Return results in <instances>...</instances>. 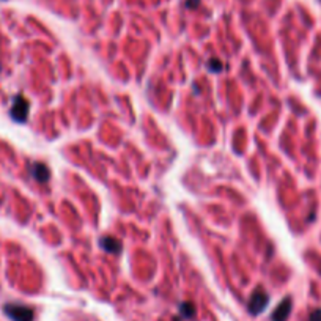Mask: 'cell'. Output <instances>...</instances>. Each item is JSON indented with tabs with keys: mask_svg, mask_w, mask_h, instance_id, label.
Wrapping results in <instances>:
<instances>
[{
	"mask_svg": "<svg viewBox=\"0 0 321 321\" xmlns=\"http://www.w3.org/2000/svg\"><path fill=\"white\" fill-rule=\"evenodd\" d=\"M3 312L11 321H33L35 318L33 309H30L29 306H24V304H14V302L5 304Z\"/></svg>",
	"mask_w": 321,
	"mask_h": 321,
	"instance_id": "obj_1",
	"label": "cell"
},
{
	"mask_svg": "<svg viewBox=\"0 0 321 321\" xmlns=\"http://www.w3.org/2000/svg\"><path fill=\"white\" fill-rule=\"evenodd\" d=\"M268 304H269V295L263 288H257L252 293L249 304H247V309H249V312L254 317H257V315H260L266 307H268Z\"/></svg>",
	"mask_w": 321,
	"mask_h": 321,
	"instance_id": "obj_2",
	"label": "cell"
},
{
	"mask_svg": "<svg viewBox=\"0 0 321 321\" xmlns=\"http://www.w3.org/2000/svg\"><path fill=\"white\" fill-rule=\"evenodd\" d=\"M29 109H30L29 101H27L22 95H17L11 106V112H10L11 118L17 123H24L27 120V117H29Z\"/></svg>",
	"mask_w": 321,
	"mask_h": 321,
	"instance_id": "obj_3",
	"label": "cell"
},
{
	"mask_svg": "<svg viewBox=\"0 0 321 321\" xmlns=\"http://www.w3.org/2000/svg\"><path fill=\"white\" fill-rule=\"evenodd\" d=\"M291 307H293V301L290 296L283 298L280 304L276 307V310L272 312L271 321H287L290 314H291Z\"/></svg>",
	"mask_w": 321,
	"mask_h": 321,
	"instance_id": "obj_4",
	"label": "cell"
},
{
	"mask_svg": "<svg viewBox=\"0 0 321 321\" xmlns=\"http://www.w3.org/2000/svg\"><path fill=\"white\" fill-rule=\"evenodd\" d=\"M30 172H32V177L38 183H46L51 178V172H49L48 166L43 162H35L30 169Z\"/></svg>",
	"mask_w": 321,
	"mask_h": 321,
	"instance_id": "obj_5",
	"label": "cell"
},
{
	"mask_svg": "<svg viewBox=\"0 0 321 321\" xmlns=\"http://www.w3.org/2000/svg\"><path fill=\"white\" fill-rule=\"evenodd\" d=\"M99 246L103 247V249H104L106 252H111V254H120L122 249H123L122 243L118 241V240H115L114 236H104V238H101Z\"/></svg>",
	"mask_w": 321,
	"mask_h": 321,
	"instance_id": "obj_6",
	"label": "cell"
},
{
	"mask_svg": "<svg viewBox=\"0 0 321 321\" xmlns=\"http://www.w3.org/2000/svg\"><path fill=\"white\" fill-rule=\"evenodd\" d=\"M180 312L185 318H192L195 315V307L192 302H183V304L180 306Z\"/></svg>",
	"mask_w": 321,
	"mask_h": 321,
	"instance_id": "obj_7",
	"label": "cell"
},
{
	"mask_svg": "<svg viewBox=\"0 0 321 321\" xmlns=\"http://www.w3.org/2000/svg\"><path fill=\"white\" fill-rule=\"evenodd\" d=\"M208 68H209V69H213L214 72H219V71L222 69V63L219 62L217 59H213V60H211V62L208 63Z\"/></svg>",
	"mask_w": 321,
	"mask_h": 321,
	"instance_id": "obj_8",
	"label": "cell"
},
{
	"mask_svg": "<svg viewBox=\"0 0 321 321\" xmlns=\"http://www.w3.org/2000/svg\"><path fill=\"white\" fill-rule=\"evenodd\" d=\"M309 321H321V309H315L309 315Z\"/></svg>",
	"mask_w": 321,
	"mask_h": 321,
	"instance_id": "obj_9",
	"label": "cell"
},
{
	"mask_svg": "<svg viewBox=\"0 0 321 321\" xmlns=\"http://www.w3.org/2000/svg\"><path fill=\"white\" fill-rule=\"evenodd\" d=\"M198 3H200V0H188L186 6L188 8H195V6H198Z\"/></svg>",
	"mask_w": 321,
	"mask_h": 321,
	"instance_id": "obj_10",
	"label": "cell"
}]
</instances>
